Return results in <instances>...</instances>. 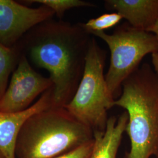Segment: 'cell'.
Masks as SVG:
<instances>
[{"label":"cell","instance_id":"6da1fadb","mask_svg":"<svg viewBox=\"0 0 158 158\" xmlns=\"http://www.w3.org/2000/svg\"><path fill=\"white\" fill-rule=\"evenodd\" d=\"M91 39L83 23L51 19L31 29L17 44L31 64L49 72L55 107H64L73 97Z\"/></svg>","mask_w":158,"mask_h":158},{"label":"cell","instance_id":"7a4b0ae2","mask_svg":"<svg viewBox=\"0 0 158 158\" xmlns=\"http://www.w3.org/2000/svg\"><path fill=\"white\" fill-rule=\"evenodd\" d=\"M114 106L128 114L131 148L126 158H158V73L144 63L125 80Z\"/></svg>","mask_w":158,"mask_h":158},{"label":"cell","instance_id":"3957f363","mask_svg":"<svg viewBox=\"0 0 158 158\" xmlns=\"http://www.w3.org/2000/svg\"><path fill=\"white\" fill-rule=\"evenodd\" d=\"M93 139V131L64 107H52L32 115L17 139L16 158H55Z\"/></svg>","mask_w":158,"mask_h":158},{"label":"cell","instance_id":"277c9868","mask_svg":"<svg viewBox=\"0 0 158 158\" xmlns=\"http://www.w3.org/2000/svg\"><path fill=\"white\" fill-rule=\"evenodd\" d=\"M107 52L92 38L85 70L73 97L64 108L92 131H104L108 111L114 106V97L108 89L104 74Z\"/></svg>","mask_w":158,"mask_h":158},{"label":"cell","instance_id":"5b68a950","mask_svg":"<svg viewBox=\"0 0 158 158\" xmlns=\"http://www.w3.org/2000/svg\"><path fill=\"white\" fill-rule=\"evenodd\" d=\"M104 41L110 51V64L105 75L108 89L114 97L123 82L139 67L143 58L158 52V41L154 34L135 28L128 23L117 27L112 34L93 32Z\"/></svg>","mask_w":158,"mask_h":158},{"label":"cell","instance_id":"8992f818","mask_svg":"<svg viewBox=\"0 0 158 158\" xmlns=\"http://www.w3.org/2000/svg\"><path fill=\"white\" fill-rule=\"evenodd\" d=\"M53 86L49 77L38 73L22 55L17 68L12 73L4 94L0 98V111H23L34 104L40 96Z\"/></svg>","mask_w":158,"mask_h":158},{"label":"cell","instance_id":"52a82bcc","mask_svg":"<svg viewBox=\"0 0 158 158\" xmlns=\"http://www.w3.org/2000/svg\"><path fill=\"white\" fill-rule=\"evenodd\" d=\"M55 15L44 6L30 7L13 0H0V42L12 48L31 29Z\"/></svg>","mask_w":158,"mask_h":158},{"label":"cell","instance_id":"ba28073f","mask_svg":"<svg viewBox=\"0 0 158 158\" xmlns=\"http://www.w3.org/2000/svg\"><path fill=\"white\" fill-rule=\"evenodd\" d=\"M53 106V87L28 109L17 113L0 111V151L6 158H15L17 139L23 124L32 115Z\"/></svg>","mask_w":158,"mask_h":158},{"label":"cell","instance_id":"9c48e42d","mask_svg":"<svg viewBox=\"0 0 158 158\" xmlns=\"http://www.w3.org/2000/svg\"><path fill=\"white\" fill-rule=\"evenodd\" d=\"M104 5L138 29L148 32L158 20V0H106Z\"/></svg>","mask_w":158,"mask_h":158},{"label":"cell","instance_id":"30bf717a","mask_svg":"<svg viewBox=\"0 0 158 158\" xmlns=\"http://www.w3.org/2000/svg\"><path fill=\"white\" fill-rule=\"evenodd\" d=\"M128 119L125 111L118 118L111 117L108 119L104 131H94L93 147L89 158H117Z\"/></svg>","mask_w":158,"mask_h":158},{"label":"cell","instance_id":"8fae6325","mask_svg":"<svg viewBox=\"0 0 158 158\" xmlns=\"http://www.w3.org/2000/svg\"><path fill=\"white\" fill-rule=\"evenodd\" d=\"M22 55L17 45L9 48L0 42V98L5 93Z\"/></svg>","mask_w":158,"mask_h":158},{"label":"cell","instance_id":"7c38bea8","mask_svg":"<svg viewBox=\"0 0 158 158\" xmlns=\"http://www.w3.org/2000/svg\"><path fill=\"white\" fill-rule=\"evenodd\" d=\"M23 4H38L51 8L55 15L62 20L66 11L80 7L95 8V4L82 0H28L21 1Z\"/></svg>","mask_w":158,"mask_h":158},{"label":"cell","instance_id":"4fadbf2b","mask_svg":"<svg viewBox=\"0 0 158 158\" xmlns=\"http://www.w3.org/2000/svg\"><path fill=\"white\" fill-rule=\"evenodd\" d=\"M123 19L118 12L104 14L96 18L89 20L83 26L86 31L91 35L93 32L104 31L117 25Z\"/></svg>","mask_w":158,"mask_h":158},{"label":"cell","instance_id":"5bb4252c","mask_svg":"<svg viewBox=\"0 0 158 158\" xmlns=\"http://www.w3.org/2000/svg\"><path fill=\"white\" fill-rule=\"evenodd\" d=\"M93 139L55 158H89L93 150Z\"/></svg>","mask_w":158,"mask_h":158},{"label":"cell","instance_id":"9a60e30c","mask_svg":"<svg viewBox=\"0 0 158 158\" xmlns=\"http://www.w3.org/2000/svg\"><path fill=\"white\" fill-rule=\"evenodd\" d=\"M148 32L154 34L155 35V36L156 37L158 41V19L155 23L151 28L149 29V31Z\"/></svg>","mask_w":158,"mask_h":158},{"label":"cell","instance_id":"2e32d148","mask_svg":"<svg viewBox=\"0 0 158 158\" xmlns=\"http://www.w3.org/2000/svg\"><path fill=\"white\" fill-rule=\"evenodd\" d=\"M0 158H6L5 156L0 151Z\"/></svg>","mask_w":158,"mask_h":158}]
</instances>
